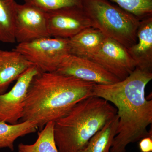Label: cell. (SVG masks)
<instances>
[{"instance_id":"6da1fadb","label":"cell","mask_w":152,"mask_h":152,"mask_svg":"<svg viewBox=\"0 0 152 152\" xmlns=\"http://www.w3.org/2000/svg\"><path fill=\"white\" fill-rule=\"evenodd\" d=\"M152 72L136 68L126 78L110 85L95 84L93 96L113 104L119 118L117 134L110 152H126L128 145L143 138L152 137V100L145 97L146 86Z\"/></svg>"},{"instance_id":"7a4b0ae2","label":"cell","mask_w":152,"mask_h":152,"mask_svg":"<svg viewBox=\"0 0 152 152\" xmlns=\"http://www.w3.org/2000/svg\"><path fill=\"white\" fill-rule=\"evenodd\" d=\"M94 84L56 72H40L28 88L21 121L34 122L42 130L48 123L65 115L79 102L92 96Z\"/></svg>"},{"instance_id":"3957f363","label":"cell","mask_w":152,"mask_h":152,"mask_svg":"<svg viewBox=\"0 0 152 152\" xmlns=\"http://www.w3.org/2000/svg\"><path fill=\"white\" fill-rule=\"evenodd\" d=\"M117 114L115 107L99 97L91 96L79 102L55 122L54 136L58 152H80Z\"/></svg>"},{"instance_id":"277c9868","label":"cell","mask_w":152,"mask_h":152,"mask_svg":"<svg viewBox=\"0 0 152 152\" xmlns=\"http://www.w3.org/2000/svg\"><path fill=\"white\" fill-rule=\"evenodd\" d=\"M92 27L128 49L137 43L140 20L109 0H82Z\"/></svg>"},{"instance_id":"5b68a950","label":"cell","mask_w":152,"mask_h":152,"mask_svg":"<svg viewBox=\"0 0 152 152\" xmlns=\"http://www.w3.org/2000/svg\"><path fill=\"white\" fill-rule=\"evenodd\" d=\"M41 72L57 70L70 53L69 39L46 37L19 43L14 49Z\"/></svg>"},{"instance_id":"8992f818","label":"cell","mask_w":152,"mask_h":152,"mask_svg":"<svg viewBox=\"0 0 152 152\" xmlns=\"http://www.w3.org/2000/svg\"><path fill=\"white\" fill-rule=\"evenodd\" d=\"M88 59L102 66L120 81L126 78L137 67L127 48L107 37L99 48Z\"/></svg>"},{"instance_id":"52a82bcc","label":"cell","mask_w":152,"mask_h":152,"mask_svg":"<svg viewBox=\"0 0 152 152\" xmlns=\"http://www.w3.org/2000/svg\"><path fill=\"white\" fill-rule=\"evenodd\" d=\"M49 35L70 39L86 28L92 27L82 7L64 8L46 12Z\"/></svg>"},{"instance_id":"ba28073f","label":"cell","mask_w":152,"mask_h":152,"mask_svg":"<svg viewBox=\"0 0 152 152\" xmlns=\"http://www.w3.org/2000/svg\"><path fill=\"white\" fill-rule=\"evenodd\" d=\"M14 31L15 40L18 44L50 37L47 26L46 12L29 4H18Z\"/></svg>"},{"instance_id":"9c48e42d","label":"cell","mask_w":152,"mask_h":152,"mask_svg":"<svg viewBox=\"0 0 152 152\" xmlns=\"http://www.w3.org/2000/svg\"><path fill=\"white\" fill-rule=\"evenodd\" d=\"M39 72L37 66H32L19 77L10 91L0 94V121L15 124L20 121L28 88Z\"/></svg>"},{"instance_id":"30bf717a","label":"cell","mask_w":152,"mask_h":152,"mask_svg":"<svg viewBox=\"0 0 152 152\" xmlns=\"http://www.w3.org/2000/svg\"><path fill=\"white\" fill-rule=\"evenodd\" d=\"M55 72L98 85H110L120 81L92 60L71 54L65 58Z\"/></svg>"},{"instance_id":"8fae6325","label":"cell","mask_w":152,"mask_h":152,"mask_svg":"<svg viewBox=\"0 0 152 152\" xmlns=\"http://www.w3.org/2000/svg\"><path fill=\"white\" fill-rule=\"evenodd\" d=\"M137 43L127 49L137 67L152 72V16L141 20Z\"/></svg>"},{"instance_id":"7c38bea8","label":"cell","mask_w":152,"mask_h":152,"mask_svg":"<svg viewBox=\"0 0 152 152\" xmlns=\"http://www.w3.org/2000/svg\"><path fill=\"white\" fill-rule=\"evenodd\" d=\"M34 66L15 50L0 49V94L7 92L12 83Z\"/></svg>"},{"instance_id":"4fadbf2b","label":"cell","mask_w":152,"mask_h":152,"mask_svg":"<svg viewBox=\"0 0 152 152\" xmlns=\"http://www.w3.org/2000/svg\"><path fill=\"white\" fill-rule=\"evenodd\" d=\"M106 38L97 29L86 28L69 39L70 54L88 58L99 48Z\"/></svg>"},{"instance_id":"5bb4252c","label":"cell","mask_w":152,"mask_h":152,"mask_svg":"<svg viewBox=\"0 0 152 152\" xmlns=\"http://www.w3.org/2000/svg\"><path fill=\"white\" fill-rule=\"evenodd\" d=\"M118 121L117 114L90 139L86 147L79 152H110L117 134Z\"/></svg>"},{"instance_id":"9a60e30c","label":"cell","mask_w":152,"mask_h":152,"mask_svg":"<svg viewBox=\"0 0 152 152\" xmlns=\"http://www.w3.org/2000/svg\"><path fill=\"white\" fill-rule=\"evenodd\" d=\"M38 129L34 122L26 121L15 124L0 121V148L14 150V143L18 138L35 133Z\"/></svg>"},{"instance_id":"2e32d148","label":"cell","mask_w":152,"mask_h":152,"mask_svg":"<svg viewBox=\"0 0 152 152\" xmlns=\"http://www.w3.org/2000/svg\"><path fill=\"white\" fill-rule=\"evenodd\" d=\"M18 3L15 0H0V42H16L14 23Z\"/></svg>"},{"instance_id":"e0dca14e","label":"cell","mask_w":152,"mask_h":152,"mask_svg":"<svg viewBox=\"0 0 152 152\" xmlns=\"http://www.w3.org/2000/svg\"><path fill=\"white\" fill-rule=\"evenodd\" d=\"M54 124L50 122L45 125L34 143L19 144L18 152H58L54 136Z\"/></svg>"},{"instance_id":"ac0fdd59","label":"cell","mask_w":152,"mask_h":152,"mask_svg":"<svg viewBox=\"0 0 152 152\" xmlns=\"http://www.w3.org/2000/svg\"><path fill=\"white\" fill-rule=\"evenodd\" d=\"M142 20L152 16V0H109Z\"/></svg>"},{"instance_id":"d6986e66","label":"cell","mask_w":152,"mask_h":152,"mask_svg":"<svg viewBox=\"0 0 152 152\" xmlns=\"http://www.w3.org/2000/svg\"><path fill=\"white\" fill-rule=\"evenodd\" d=\"M46 12L72 7H82V0H24Z\"/></svg>"},{"instance_id":"ffe728a7","label":"cell","mask_w":152,"mask_h":152,"mask_svg":"<svg viewBox=\"0 0 152 152\" xmlns=\"http://www.w3.org/2000/svg\"><path fill=\"white\" fill-rule=\"evenodd\" d=\"M139 148L141 152H152V137H147L141 139Z\"/></svg>"}]
</instances>
